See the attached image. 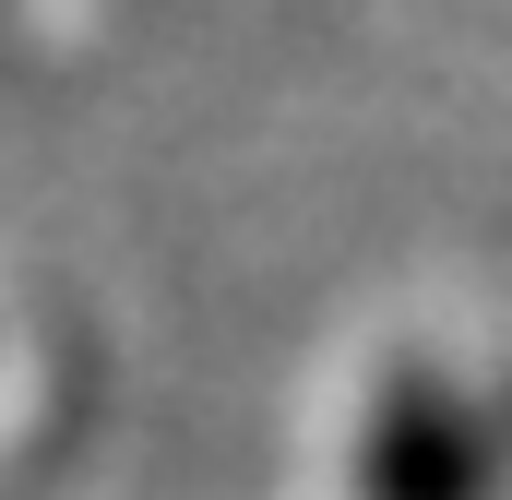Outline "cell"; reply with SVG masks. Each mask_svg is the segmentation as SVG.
<instances>
[{"label": "cell", "instance_id": "1", "mask_svg": "<svg viewBox=\"0 0 512 500\" xmlns=\"http://www.w3.org/2000/svg\"><path fill=\"white\" fill-rule=\"evenodd\" d=\"M477 489H489V441H477L465 393L405 370L358 441V500H477Z\"/></svg>", "mask_w": 512, "mask_h": 500}]
</instances>
